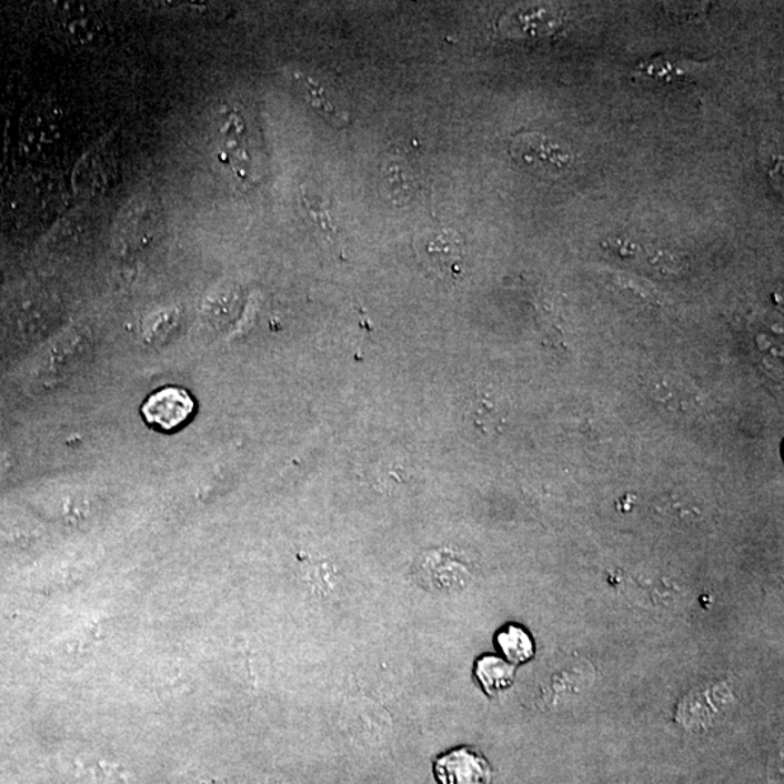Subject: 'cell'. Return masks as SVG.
<instances>
[{"label":"cell","instance_id":"1","mask_svg":"<svg viewBox=\"0 0 784 784\" xmlns=\"http://www.w3.org/2000/svg\"><path fill=\"white\" fill-rule=\"evenodd\" d=\"M509 151L519 168L535 177L560 178L574 164L569 144L541 132H522L514 137Z\"/></svg>","mask_w":784,"mask_h":784},{"label":"cell","instance_id":"2","mask_svg":"<svg viewBox=\"0 0 784 784\" xmlns=\"http://www.w3.org/2000/svg\"><path fill=\"white\" fill-rule=\"evenodd\" d=\"M419 261L442 281H456L465 273V243L456 231H426L415 242Z\"/></svg>","mask_w":784,"mask_h":784},{"label":"cell","instance_id":"3","mask_svg":"<svg viewBox=\"0 0 784 784\" xmlns=\"http://www.w3.org/2000/svg\"><path fill=\"white\" fill-rule=\"evenodd\" d=\"M291 79L311 110L319 113L329 124L336 129H346L351 125V115L339 101L336 92L332 91L318 76L295 70L291 73Z\"/></svg>","mask_w":784,"mask_h":784},{"label":"cell","instance_id":"4","mask_svg":"<svg viewBox=\"0 0 784 784\" xmlns=\"http://www.w3.org/2000/svg\"><path fill=\"white\" fill-rule=\"evenodd\" d=\"M439 784H490L491 770L476 751L462 747L451 751L434 763Z\"/></svg>","mask_w":784,"mask_h":784},{"label":"cell","instance_id":"5","mask_svg":"<svg viewBox=\"0 0 784 784\" xmlns=\"http://www.w3.org/2000/svg\"><path fill=\"white\" fill-rule=\"evenodd\" d=\"M195 409L191 395L185 390L170 386L154 392L143 408L144 419L151 426L162 430L181 428L191 418Z\"/></svg>","mask_w":784,"mask_h":784},{"label":"cell","instance_id":"6","mask_svg":"<svg viewBox=\"0 0 784 784\" xmlns=\"http://www.w3.org/2000/svg\"><path fill=\"white\" fill-rule=\"evenodd\" d=\"M382 197L395 207L408 205L415 195V177L403 155L391 153L380 164Z\"/></svg>","mask_w":784,"mask_h":784},{"label":"cell","instance_id":"7","mask_svg":"<svg viewBox=\"0 0 784 784\" xmlns=\"http://www.w3.org/2000/svg\"><path fill=\"white\" fill-rule=\"evenodd\" d=\"M302 205H304L305 214L309 217L310 224L313 225L315 234L319 235L325 245L333 249V252H344V239L342 230L338 223L336 214L328 202L311 191L302 188L301 192Z\"/></svg>","mask_w":784,"mask_h":784},{"label":"cell","instance_id":"8","mask_svg":"<svg viewBox=\"0 0 784 784\" xmlns=\"http://www.w3.org/2000/svg\"><path fill=\"white\" fill-rule=\"evenodd\" d=\"M475 677L489 696H495L512 686L514 667L499 656H481L475 664Z\"/></svg>","mask_w":784,"mask_h":784},{"label":"cell","instance_id":"9","mask_svg":"<svg viewBox=\"0 0 784 784\" xmlns=\"http://www.w3.org/2000/svg\"><path fill=\"white\" fill-rule=\"evenodd\" d=\"M63 37L74 46H98L105 36V26L101 19L89 13H70L61 23Z\"/></svg>","mask_w":784,"mask_h":784},{"label":"cell","instance_id":"10","mask_svg":"<svg viewBox=\"0 0 784 784\" xmlns=\"http://www.w3.org/2000/svg\"><path fill=\"white\" fill-rule=\"evenodd\" d=\"M495 645L504 654L510 664L527 663L535 654V645L531 635L523 627L507 625L495 635Z\"/></svg>","mask_w":784,"mask_h":784},{"label":"cell","instance_id":"11","mask_svg":"<svg viewBox=\"0 0 784 784\" xmlns=\"http://www.w3.org/2000/svg\"><path fill=\"white\" fill-rule=\"evenodd\" d=\"M697 63H691L687 60H680L679 57H655L653 60L645 61L637 66V73L646 76L650 79H673L683 78L692 69L696 68Z\"/></svg>","mask_w":784,"mask_h":784},{"label":"cell","instance_id":"12","mask_svg":"<svg viewBox=\"0 0 784 784\" xmlns=\"http://www.w3.org/2000/svg\"><path fill=\"white\" fill-rule=\"evenodd\" d=\"M8 153V139H4V137H0V167H2V158L7 155Z\"/></svg>","mask_w":784,"mask_h":784}]
</instances>
